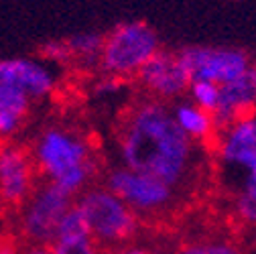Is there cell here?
<instances>
[{"mask_svg":"<svg viewBox=\"0 0 256 254\" xmlns=\"http://www.w3.org/2000/svg\"><path fill=\"white\" fill-rule=\"evenodd\" d=\"M216 158L226 192L244 173L256 167V112L234 120L220 130Z\"/></svg>","mask_w":256,"mask_h":254,"instance_id":"7","label":"cell"},{"mask_svg":"<svg viewBox=\"0 0 256 254\" xmlns=\"http://www.w3.org/2000/svg\"><path fill=\"white\" fill-rule=\"evenodd\" d=\"M18 250H20V244L16 238L0 234V254H18Z\"/></svg>","mask_w":256,"mask_h":254,"instance_id":"21","label":"cell"},{"mask_svg":"<svg viewBox=\"0 0 256 254\" xmlns=\"http://www.w3.org/2000/svg\"><path fill=\"white\" fill-rule=\"evenodd\" d=\"M76 206L88 222L94 242L102 250L128 246L140 230V218L104 183L84 189L76 198Z\"/></svg>","mask_w":256,"mask_h":254,"instance_id":"3","label":"cell"},{"mask_svg":"<svg viewBox=\"0 0 256 254\" xmlns=\"http://www.w3.org/2000/svg\"><path fill=\"white\" fill-rule=\"evenodd\" d=\"M114 254H154L152 250H148V248H144V246H122V248H118V250H114Z\"/></svg>","mask_w":256,"mask_h":254,"instance_id":"23","label":"cell"},{"mask_svg":"<svg viewBox=\"0 0 256 254\" xmlns=\"http://www.w3.org/2000/svg\"><path fill=\"white\" fill-rule=\"evenodd\" d=\"M156 51H161L156 30L148 22L128 20L116 24L104 37L98 66L106 76L126 80L136 76Z\"/></svg>","mask_w":256,"mask_h":254,"instance_id":"5","label":"cell"},{"mask_svg":"<svg viewBox=\"0 0 256 254\" xmlns=\"http://www.w3.org/2000/svg\"><path fill=\"white\" fill-rule=\"evenodd\" d=\"M18 254H51V248L43 244H20Z\"/></svg>","mask_w":256,"mask_h":254,"instance_id":"22","label":"cell"},{"mask_svg":"<svg viewBox=\"0 0 256 254\" xmlns=\"http://www.w3.org/2000/svg\"><path fill=\"white\" fill-rule=\"evenodd\" d=\"M173 118L179 124V128L194 140V142H206L216 134V122L210 112L196 106L194 102H177L173 108Z\"/></svg>","mask_w":256,"mask_h":254,"instance_id":"13","label":"cell"},{"mask_svg":"<svg viewBox=\"0 0 256 254\" xmlns=\"http://www.w3.org/2000/svg\"><path fill=\"white\" fill-rule=\"evenodd\" d=\"M0 86L18 88L33 102H41L55 92L57 76L43 59L2 57L0 59Z\"/></svg>","mask_w":256,"mask_h":254,"instance_id":"11","label":"cell"},{"mask_svg":"<svg viewBox=\"0 0 256 254\" xmlns=\"http://www.w3.org/2000/svg\"><path fill=\"white\" fill-rule=\"evenodd\" d=\"M175 254H244V250L228 238H210L185 242L177 248Z\"/></svg>","mask_w":256,"mask_h":254,"instance_id":"16","label":"cell"},{"mask_svg":"<svg viewBox=\"0 0 256 254\" xmlns=\"http://www.w3.org/2000/svg\"><path fill=\"white\" fill-rule=\"evenodd\" d=\"M41 59L47 63H55V66H63V63L72 61V53L68 47V41H49L41 47Z\"/></svg>","mask_w":256,"mask_h":254,"instance_id":"19","label":"cell"},{"mask_svg":"<svg viewBox=\"0 0 256 254\" xmlns=\"http://www.w3.org/2000/svg\"><path fill=\"white\" fill-rule=\"evenodd\" d=\"M0 210H4V208H2V200H0Z\"/></svg>","mask_w":256,"mask_h":254,"instance_id":"26","label":"cell"},{"mask_svg":"<svg viewBox=\"0 0 256 254\" xmlns=\"http://www.w3.org/2000/svg\"><path fill=\"white\" fill-rule=\"evenodd\" d=\"M232 212L246 228L256 226V167L244 173L230 189Z\"/></svg>","mask_w":256,"mask_h":254,"instance_id":"14","label":"cell"},{"mask_svg":"<svg viewBox=\"0 0 256 254\" xmlns=\"http://www.w3.org/2000/svg\"><path fill=\"white\" fill-rule=\"evenodd\" d=\"M76 206V196L57 183L41 179L33 194L16 210V232L22 244L51 246L66 214Z\"/></svg>","mask_w":256,"mask_h":254,"instance_id":"4","label":"cell"},{"mask_svg":"<svg viewBox=\"0 0 256 254\" xmlns=\"http://www.w3.org/2000/svg\"><path fill=\"white\" fill-rule=\"evenodd\" d=\"M179 59L191 76V82H214L224 86L240 78L250 66V55L238 47H185Z\"/></svg>","mask_w":256,"mask_h":254,"instance_id":"8","label":"cell"},{"mask_svg":"<svg viewBox=\"0 0 256 254\" xmlns=\"http://www.w3.org/2000/svg\"><path fill=\"white\" fill-rule=\"evenodd\" d=\"M39 183L30 150L14 140L0 142V200L4 210H18Z\"/></svg>","mask_w":256,"mask_h":254,"instance_id":"9","label":"cell"},{"mask_svg":"<svg viewBox=\"0 0 256 254\" xmlns=\"http://www.w3.org/2000/svg\"><path fill=\"white\" fill-rule=\"evenodd\" d=\"M198 142L191 140L161 100H142L122 118L116 132L120 165L185 187L196 173Z\"/></svg>","mask_w":256,"mask_h":254,"instance_id":"1","label":"cell"},{"mask_svg":"<svg viewBox=\"0 0 256 254\" xmlns=\"http://www.w3.org/2000/svg\"><path fill=\"white\" fill-rule=\"evenodd\" d=\"M28 150L39 177L57 183L72 196H80L98 177L100 163L92 140L72 126H45Z\"/></svg>","mask_w":256,"mask_h":254,"instance_id":"2","label":"cell"},{"mask_svg":"<svg viewBox=\"0 0 256 254\" xmlns=\"http://www.w3.org/2000/svg\"><path fill=\"white\" fill-rule=\"evenodd\" d=\"M49 248L51 254H102V248L94 242L92 234L57 236Z\"/></svg>","mask_w":256,"mask_h":254,"instance_id":"17","label":"cell"},{"mask_svg":"<svg viewBox=\"0 0 256 254\" xmlns=\"http://www.w3.org/2000/svg\"><path fill=\"white\" fill-rule=\"evenodd\" d=\"M248 232H250V246H254L256 248V226H252V228H248Z\"/></svg>","mask_w":256,"mask_h":254,"instance_id":"24","label":"cell"},{"mask_svg":"<svg viewBox=\"0 0 256 254\" xmlns=\"http://www.w3.org/2000/svg\"><path fill=\"white\" fill-rule=\"evenodd\" d=\"M252 112H256V63H252L240 78L220 86V102L212 116L216 128L222 130L224 126Z\"/></svg>","mask_w":256,"mask_h":254,"instance_id":"12","label":"cell"},{"mask_svg":"<svg viewBox=\"0 0 256 254\" xmlns=\"http://www.w3.org/2000/svg\"><path fill=\"white\" fill-rule=\"evenodd\" d=\"M122 82L120 78H114V76H106V80L98 82V86H96V92L100 94V96H110V94H116L120 88H122Z\"/></svg>","mask_w":256,"mask_h":254,"instance_id":"20","label":"cell"},{"mask_svg":"<svg viewBox=\"0 0 256 254\" xmlns=\"http://www.w3.org/2000/svg\"><path fill=\"white\" fill-rule=\"evenodd\" d=\"M189 100L206 112L214 114L220 102V86L214 82H191L189 84Z\"/></svg>","mask_w":256,"mask_h":254,"instance_id":"18","label":"cell"},{"mask_svg":"<svg viewBox=\"0 0 256 254\" xmlns=\"http://www.w3.org/2000/svg\"><path fill=\"white\" fill-rule=\"evenodd\" d=\"M102 45H104V37L100 33H80L68 39L72 61H78L84 68L98 66Z\"/></svg>","mask_w":256,"mask_h":254,"instance_id":"15","label":"cell"},{"mask_svg":"<svg viewBox=\"0 0 256 254\" xmlns=\"http://www.w3.org/2000/svg\"><path fill=\"white\" fill-rule=\"evenodd\" d=\"M102 254H114V250H102Z\"/></svg>","mask_w":256,"mask_h":254,"instance_id":"25","label":"cell"},{"mask_svg":"<svg viewBox=\"0 0 256 254\" xmlns=\"http://www.w3.org/2000/svg\"><path fill=\"white\" fill-rule=\"evenodd\" d=\"M104 185L140 220L163 216L177 204V189L148 173L116 165L104 175Z\"/></svg>","mask_w":256,"mask_h":254,"instance_id":"6","label":"cell"},{"mask_svg":"<svg viewBox=\"0 0 256 254\" xmlns=\"http://www.w3.org/2000/svg\"><path fill=\"white\" fill-rule=\"evenodd\" d=\"M136 78L150 96L161 102L181 98L191 84V76L181 63L179 55L165 49L156 51L140 68Z\"/></svg>","mask_w":256,"mask_h":254,"instance_id":"10","label":"cell"}]
</instances>
